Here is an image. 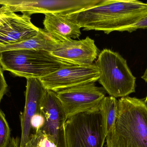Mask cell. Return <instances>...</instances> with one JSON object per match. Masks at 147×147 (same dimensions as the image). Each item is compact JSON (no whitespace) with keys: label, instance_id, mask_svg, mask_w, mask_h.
Returning <instances> with one entry per match:
<instances>
[{"label":"cell","instance_id":"20","mask_svg":"<svg viewBox=\"0 0 147 147\" xmlns=\"http://www.w3.org/2000/svg\"><path fill=\"white\" fill-rule=\"evenodd\" d=\"M7 90V85L4 78L3 70L0 65V103Z\"/></svg>","mask_w":147,"mask_h":147},{"label":"cell","instance_id":"17","mask_svg":"<svg viewBox=\"0 0 147 147\" xmlns=\"http://www.w3.org/2000/svg\"><path fill=\"white\" fill-rule=\"evenodd\" d=\"M11 140L10 129L5 116L0 109V147H7Z\"/></svg>","mask_w":147,"mask_h":147},{"label":"cell","instance_id":"3","mask_svg":"<svg viewBox=\"0 0 147 147\" xmlns=\"http://www.w3.org/2000/svg\"><path fill=\"white\" fill-rule=\"evenodd\" d=\"M0 65L3 70L27 79H40L72 65L58 59L47 51L16 50L0 52Z\"/></svg>","mask_w":147,"mask_h":147},{"label":"cell","instance_id":"23","mask_svg":"<svg viewBox=\"0 0 147 147\" xmlns=\"http://www.w3.org/2000/svg\"><path fill=\"white\" fill-rule=\"evenodd\" d=\"M141 78L147 83V67L143 75L142 76Z\"/></svg>","mask_w":147,"mask_h":147},{"label":"cell","instance_id":"14","mask_svg":"<svg viewBox=\"0 0 147 147\" xmlns=\"http://www.w3.org/2000/svg\"><path fill=\"white\" fill-rule=\"evenodd\" d=\"M59 43L45 29L39 28L38 34L32 39L19 43L0 47V52L16 50H34L51 52Z\"/></svg>","mask_w":147,"mask_h":147},{"label":"cell","instance_id":"1","mask_svg":"<svg viewBox=\"0 0 147 147\" xmlns=\"http://www.w3.org/2000/svg\"><path fill=\"white\" fill-rule=\"evenodd\" d=\"M70 17L83 30L109 34L138 22L147 16V3L136 0H102Z\"/></svg>","mask_w":147,"mask_h":147},{"label":"cell","instance_id":"19","mask_svg":"<svg viewBox=\"0 0 147 147\" xmlns=\"http://www.w3.org/2000/svg\"><path fill=\"white\" fill-rule=\"evenodd\" d=\"M147 28V16L138 22L131 25L125 27L121 28L120 32H126L132 33L139 29H146Z\"/></svg>","mask_w":147,"mask_h":147},{"label":"cell","instance_id":"12","mask_svg":"<svg viewBox=\"0 0 147 147\" xmlns=\"http://www.w3.org/2000/svg\"><path fill=\"white\" fill-rule=\"evenodd\" d=\"M39 31L30 16L16 14L0 26V47L27 40L36 36Z\"/></svg>","mask_w":147,"mask_h":147},{"label":"cell","instance_id":"21","mask_svg":"<svg viewBox=\"0 0 147 147\" xmlns=\"http://www.w3.org/2000/svg\"><path fill=\"white\" fill-rule=\"evenodd\" d=\"M16 14L14 13L0 14V26L7 22L9 19L13 17Z\"/></svg>","mask_w":147,"mask_h":147},{"label":"cell","instance_id":"6","mask_svg":"<svg viewBox=\"0 0 147 147\" xmlns=\"http://www.w3.org/2000/svg\"><path fill=\"white\" fill-rule=\"evenodd\" d=\"M102 0H0V14L20 12L31 16L35 14L69 15L87 9Z\"/></svg>","mask_w":147,"mask_h":147},{"label":"cell","instance_id":"4","mask_svg":"<svg viewBox=\"0 0 147 147\" xmlns=\"http://www.w3.org/2000/svg\"><path fill=\"white\" fill-rule=\"evenodd\" d=\"M96 64L99 70L98 82L110 96L121 98L135 92L136 78L118 53L104 49Z\"/></svg>","mask_w":147,"mask_h":147},{"label":"cell","instance_id":"2","mask_svg":"<svg viewBox=\"0 0 147 147\" xmlns=\"http://www.w3.org/2000/svg\"><path fill=\"white\" fill-rule=\"evenodd\" d=\"M105 147H147V109L144 101L127 96L118 100L115 123Z\"/></svg>","mask_w":147,"mask_h":147},{"label":"cell","instance_id":"10","mask_svg":"<svg viewBox=\"0 0 147 147\" xmlns=\"http://www.w3.org/2000/svg\"><path fill=\"white\" fill-rule=\"evenodd\" d=\"M50 53L61 61L77 66L92 64L98 55L95 41L88 36L79 40L71 39L59 42Z\"/></svg>","mask_w":147,"mask_h":147},{"label":"cell","instance_id":"11","mask_svg":"<svg viewBox=\"0 0 147 147\" xmlns=\"http://www.w3.org/2000/svg\"><path fill=\"white\" fill-rule=\"evenodd\" d=\"M46 90L39 79H27L25 108L21 116L22 134L20 147H25L32 138L31 120L36 114L41 113Z\"/></svg>","mask_w":147,"mask_h":147},{"label":"cell","instance_id":"24","mask_svg":"<svg viewBox=\"0 0 147 147\" xmlns=\"http://www.w3.org/2000/svg\"><path fill=\"white\" fill-rule=\"evenodd\" d=\"M144 101V103L145 104V106H146V108L147 109V96L145 98V100H143Z\"/></svg>","mask_w":147,"mask_h":147},{"label":"cell","instance_id":"16","mask_svg":"<svg viewBox=\"0 0 147 147\" xmlns=\"http://www.w3.org/2000/svg\"><path fill=\"white\" fill-rule=\"evenodd\" d=\"M24 147H57L54 142L47 135L40 132L32 135L29 142Z\"/></svg>","mask_w":147,"mask_h":147},{"label":"cell","instance_id":"13","mask_svg":"<svg viewBox=\"0 0 147 147\" xmlns=\"http://www.w3.org/2000/svg\"><path fill=\"white\" fill-rule=\"evenodd\" d=\"M43 24L45 30L59 42L79 38L81 35V28L69 15L46 14Z\"/></svg>","mask_w":147,"mask_h":147},{"label":"cell","instance_id":"22","mask_svg":"<svg viewBox=\"0 0 147 147\" xmlns=\"http://www.w3.org/2000/svg\"><path fill=\"white\" fill-rule=\"evenodd\" d=\"M7 147H20V144L17 140L12 139Z\"/></svg>","mask_w":147,"mask_h":147},{"label":"cell","instance_id":"8","mask_svg":"<svg viewBox=\"0 0 147 147\" xmlns=\"http://www.w3.org/2000/svg\"><path fill=\"white\" fill-rule=\"evenodd\" d=\"M99 72L96 64L88 66H66L39 79L46 90L60 91L98 81Z\"/></svg>","mask_w":147,"mask_h":147},{"label":"cell","instance_id":"9","mask_svg":"<svg viewBox=\"0 0 147 147\" xmlns=\"http://www.w3.org/2000/svg\"><path fill=\"white\" fill-rule=\"evenodd\" d=\"M41 112L45 121L39 132L52 140L56 147H67L65 125L67 118L56 92L46 90Z\"/></svg>","mask_w":147,"mask_h":147},{"label":"cell","instance_id":"15","mask_svg":"<svg viewBox=\"0 0 147 147\" xmlns=\"http://www.w3.org/2000/svg\"><path fill=\"white\" fill-rule=\"evenodd\" d=\"M100 106L104 116L106 135H107L113 128L116 121L118 100L114 97L105 96L102 101Z\"/></svg>","mask_w":147,"mask_h":147},{"label":"cell","instance_id":"5","mask_svg":"<svg viewBox=\"0 0 147 147\" xmlns=\"http://www.w3.org/2000/svg\"><path fill=\"white\" fill-rule=\"evenodd\" d=\"M65 131L67 147H103L107 135L101 106L67 119Z\"/></svg>","mask_w":147,"mask_h":147},{"label":"cell","instance_id":"7","mask_svg":"<svg viewBox=\"0 0 147 147\" xmlns=\"http://www.w3.org/2000/svg\"><path fill=\"white\" fill-rule=\"evenodd\" d=\"M67 119L82 112L100 107L105 97L103 88L91 83L68 88L56 92Z\"/></svg>","mask_w":147,"mask_h":147},{"label":"cell","instance_id":"18","mask_svg":"<svg viewBox=\"0 0 147 147\" xmlns=\"http://www.w3.org/2000/svg\"><path fill=\"white\" fill-rule=\"evenodd\" d=\"M45 121V117L41 112L36 114L32 117L31 121L32 135L39 132L44 126Z\"/></svg>","mask_w":147,"mask_h":147}]
</instances>
